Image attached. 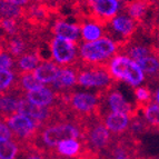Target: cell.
<instances>
[{
  "mask_svg": "<svg viewBox=\"0 0 159 159\" xmlns=\"http://www.w3.org/2000/svg\"><path fill=\"white\" fill-rule=\"evenodd\" d=\"M81 126L71 121L53 122L40 126L39 134L32 143L38 149L49 151L66 139H81Z\"/></svg>",
  "mask_w": 159,
  "mask_h": 159,
  "instance_id": "cell-1",
  "label": "cell"
},
{
  "mask_svg": "<svg viewBox=\"0 0 159 159\" xmlns=\"http://www.w3.org/2000/svg\"><path fill=\"white\" fill-rule=\"evenodd\" d=\"M119 46L108 37L85 43L79 46V60L85 65L107 66L116 55H118Z\"/></svg>",
  "mask_w": 159,
  "mask_h": 159,
  "instance_id": "cell-2",
  "label": "cell"
},
{
  "mask_svg": "<svg viewBox=\"0 0 159 159\" xmlns=\"http://www.w3.org/2000/svg\"><path fill=\"white\" fill-rule=\"evenodd\" d=\"M108 71L115 81H125L135 88L146 79L145 72L138 62L126 55H116L109 61Z\"/></svg>",
  "mask_w": 159,
  "mask_h": 159,
  "instance_id": "cell-3",
  "label": "cell"
},
{
  "mask_svg": "<svg viewBox=\"0 0 159 159\" xmlns=\"http://www.w3.org/2000/svg\"><path fill=\"white\" fill-rule=\"evenodd\" d=\"M72 68L77 74V85L81 87H95L99 88L98 90H105L115 87L117 84V81H115L109 74L108 65H85L79 60L78 64Z\"/></svg>",
  "mask_w": 159,
  "mask_h": 159,
  "instance_id": "cell-4",
  "label": "cell"
},
{
  "mask_svg": "<svg viewBox=\"0 0 159 159\" xmlns=\"http://www.w3.org/2000/svg\"><path fill=\"white\" fill-rule=\"evenodd\" d=\"M49 47L52 56V62L60 68H72L78 64L79 43L52 36L49 40Z\"/></svg>",
  "mask_w": 159,
  "mask_h": 159,
  "instance_id": "cell-5",
  "label": "cell"
},
{
  "mask_svg": "<svg viewBox=\"0 0 159 159\" xmlns=\"http://www.w3.org/2000/svg\"><path fill=\"white\" fill-rule=\"evenodd\" d=\"M139 24L126 13L117 15L108 26L105 27V37L110 38L118 46L127 43L135 36L139 28Z\"/></svg>",
  "mask_w": 159,
  "mask_h": 159,
  "instance_id": "cell-6",
  "label": "cell"
},
{
  "mask_svg": "<svg viewBox=\"0 0 159 159\" xmlns=\"http://www.w3.org/2000/svg\"><path fill=\"white\" fill-rule=\"evenodd\" d=\"M50 34L55 37L62 38L72 43H81L80 36V26L77 22H69L66 18H57L50 27Z\"/></svg>",
  "mask_w": 159,
  "mask_h": 159,
  "instance_id": "cell-7",
  "label": "cell"
},
{
  "mask_svg": "<svg viewBox=\"0 0 159 159\" xmlns=\"http://www.w3.org/2000/svg\"><path fill=\"white\" fill-rule=\"evenodd\" d=\"M101 119L109 131L116 137L125 135L129 130L131 122V117L124 112H108Z\"/></svg>",
  "mask_w": 159,
  "mask_h": 159,
  "instance_id": "cell-8",
  "label": "cell"
},
{
  "mask_svg": "<svg viewBox=\"0 0 159 159\" xmlns=\"http://www.w3.org/2000/svg\"><path fill=\"white\" fill-rule=\"evenodd\" d=\"M25 98L38 106H52L57 100V93L49 87H41L39 89L25 93Z\"/></svg>",
  "mask_w": 159,
  "mask_h": 159,
  "instance_id": "cell-9",
  "label": "cell"
},
{
  "mask_svg": "<svg viewBox=\"0 0 159 159\" xmlns=\"http://www.w3.org/2000/svg\"><path fill=\"white\" fill-rule=\"evenodd\" d=\"M151 6L143 2L141 0H129V1L122 5V10L130 18H133L135 21H137L139 26H141L143 22L146 21L148 11Z\"/></svg>",
  "mask_w": 159,
  "mask_h": 159,
  "instance_id": "cell-10",
  "label": "cell"
},
{
  "mask_svg": "<svg viewBox=\"0 0 159 159\" xmlns=\"http://www.w3.org/2000/svg\"><path fill=\"white\" fill-rule=\"evenodd\" d=\"M52 151L64 159H78L82 151V141L80 139H66L58 143Z\"/></svg>",
  "mask_w": 159,
  "mask_h": 159,
  "instance_id": "cell-11",
  "label": "cell"
},
{
  "mask_svg": "<svg viewBox=\"0 0 159 159\" xmlns=\"http://www.w3.org/2000/svg\"><path fill=\"white\" fill-rule=\"evenodd\" d=\"M22 97H25V93H0V120L5 121L11 115L16 114L19 100Z\"/></svg>",
  "mask_w": 159,
  "mask_h": 159,
  "instance_id": "cell-12",
  "label": "cell"
},
{
  "mask_svg": "<svg viewBox=\"0 0 159 159\" xmlns=\"http://www.w3.org/2000/svg\"><path fill=\"white\" fill-rule=\"evenodd\" d=\"M55 91H67L72 90V87L77 85V74L71 67L61 68L58 77L51 84Z\"/></svg>",
  "mask_w": 159,
  "mask_h": 159,
  "instance_id": "cell-13",
  "label": "cell"
},
{
  "mask_svg": "<svg viewBox=\"0 0 159 159\" xmlns=\"http://www.w3.org/2000/svg\"><path fill=\"white\" fill-rule=\"evenodd\" d=\"M41 62L40 59L38 58L37 53L34 51H29L25 53L21 57L15 60V66L12 68V71L16 75L21 74V72L34 71V69L39 66Z\"/></svg>",
  "mask_w": 159,
  "mask_h": 159,
  "instance_id": "cell-14",
  "label": "cell"
},
{
  "mask_svg": "<svg viewBox=\"0 0 159 159\" xmlns=\"http://www.w3.org/2000/svg\"><path fill=\"white\" fill-rule=\"evenodd\" d=\"M25 93L19 88L18 76L10 69L0 68V93Z\"/></svg>",
  "mask_w": 159,
  "mask_h": 159,
  "instance_id": "cell-15",
  "label": "cell"
},
{
  "mask_svg": "<svg viewBox=\"0 0 159 159\" xmlns=\"http://www.w3.org/2000/svg\"><path fill=\"white\" fill-rule=\"evenodd\" d=\"M60 67L53 62H43L34 69V76L43 84H52L60 72Z\"/></svg>",
  "mask_w": 159,
  "mask_h": 159,
  "instance_id": "cell-16",
  "label": "cell"
},
{
  "mask_svg": "<svg viewBox=\"0 0 159 159\" xmlns=\"http://www.w3.org/2000/svg\"><path fill=\"white\" fill-rule=\"evenodd\" d=\"M80 34L84 43H91L105 37V27L93 22H85L80 26Z\"/></svg>",
  "mask_w": 159,
  "mask_h": 159,
  "instance_id": "cell-17",
  "label": "cell"
},
{
  "mask_svg": "<svg viewBox=\"0 0 159 159\" xmlns=\"http://www.w3.org/2000/svg\"><path fill=\"white\" fill-rule=\"evenodd\" d=\"M17 76H18L19 88L24 93L36 90V89H39V88L43 87V84L37 79V77L34 76V71L21 72V74L17 75Z\"/></svg>",
  "mask_w": 159,
  "mask_h": 159,
  "instance_id": "cell-18",
  "label": "cell"
},
{
  "mask_svg": "<svg viewBox=\"0 0 159 159\" xmlns=\"http://www.w3.org/2000/svg\"><path fill=\"white\" fill-rule=\"evenodd\" d=\"M143 118L149 124L151 129L159 130V105L156 101H151L140 110Z\"/></svg>",
  "mask_w": 159,
  "mask_h": 159,
  "instance_id": "cell-19",
  "label": "cell"
},
{
  "mask_svg": "<svg viewBox=\"0 0 159 159\" xmlns=\"http://www.w3.org/2000/svg\"><path fill=\"white\" fill-rule=\"evenodd\" d=\"M22 7L0 0V19H21Z\"/></svg>",
  "mask_w": 159,
  "mask_h": 159,
  "instance_id": "cell-20",
  "label": "cell"
},
{
  "mask_svg": "<svg viewBox=\"0 0 159 159\" xmlns=\"http://www.w3.org/2000/svg\"><path fill=\"white\" fill-rule=\"evenodd\" d=\"M136 98V106L140 111L141 109L152 101V93L148 86H138L134 90Z\"/></svg>",
  "mask_w": 159,
  "mask_h": 159,
  "instance_id": "cell-21",
  "label": "cell"
},
{
  "mask_svg": "<svg viewBox=\"0 0 159 159\" xmlns=\"http://www.w3.org/2000/svg\"><path fill=\"white\" fill-rule=\"evenodd\" d=\"M20 147L13 140L0 141V159H17Z\"/></svg>",
  "mask_w": 159,
  "mask_h": 159,
  "instance_id": "cell-22",
  "label": "cell"
},
{
  "mask_svg": "<svg viewBox=\"0 0 159 159\" xmlns=\"http://www.w3.org/2000/svg\"><path fill=\"white\" fill-rule=\"evenodd\" d=\"M13 66H15V59L6 51L0 52V68L12 70Z\"/></svg>",
  "mask_w": 159,
  "mask_h": 159,
  "instance_id": "cell-23",
  "label": "cell"
},
{
  "mask_svg": "<svg viewBox=\"0 0 159 159\" xmlns=\"http://www.w3.org/2000/svg\"><path fill=\"white\" fill-rule=\"evenodd\" d=\"M13 134L9 126L5 121L0 120V141L1 140H11Z\"/></svg>",
  "mask_w": 159,
  "mask_h": 159,
  "instance_id": "cell-24",
  "label": "cell"
},
{
  "mask_svg": "<svg viewBox=\"0 0 159 159\" xmlns=\"http://www.w3.org/2000/svg\"><path fill=\"white\" fill-rule=\"evenodd\" d=\"M10 3H13V5L20 6V7H25V6L29 5L31 2V0H6Z\"/></svg>",
  "mask_w": 159,
  "mask_h": 159,
  "instance_id": "cell-25",
  "label": "cell"
},
{
  "mask_svg": "<svg viewBox=\"0 0 159 159\" xmlns=\"http://www.w3.org/2000/svg\"><path fill=\"white\" fill-rule=\"evenodd\" d=\"M155 101H156L157 103L159 105V87L157 88V90H156V93H155Z\"/></svg>",
  "mask_w": 159,
  "mask_h": 159,
  "instance_id": "cell-26",
  "label": "cell"
},
{
  "mask_svg": "<svg viewBox=\"0 0 159 159\" xmlns=\"http://www.w3.org/2000/svg\"><path fill=\"white\" fill-rule=\"evenodd\" d=\"M118 1H119L120 3H122V5H124V3H126L127 1H129V0H118Z\"/></svg>",
  "mask_w": 159,
  "mask_h": 159,
  "instance_id": "cell-27",
  "label": "cell"
}]
</instances>
